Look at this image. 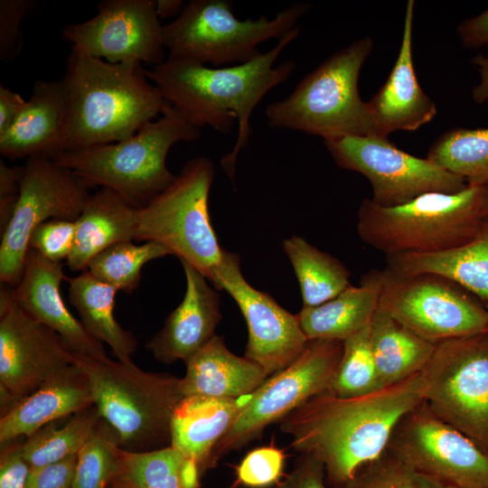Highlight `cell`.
<instances>
[{
  "label": "cell",
  "instance_id": "6da1fadb",
  "mask_svg": "<svg viewBox=\"0 0 488 488\" xmlns=\"http://www.w3.org/2000/svg\"><path fill=\"white\" fill-rule=\"evenodd\" d=\"M422 371L367 395L319 394L280 421L291 447L324 465L328 486L351 480L387 450L392 433L408 412L425 401Z\"/></svg>",
  "mask_w": 488,
  "mask_h": 488
},
{
  "label": "cell",
  "instance_id": "7a4b0ae2",
  "mask_svg": "<svg viewBox=\"0 0 488 488\" xmlns=\"http://www.w3.org/2000/svg\"><path fill=\"white\" fill-rule=\"evenodd\" d=\"M299 34L297 25L272 49L239 65L210 68L193 60L167 55L163 62L145 70L147 79L164 99L192 126L228 133L237 122L235 145L221 161L230 179L234 178L238 156L252 134L249 120L255 108L296 70L294 61L275 62Z\"/></svg>",
  "mask_w": 488,
  "mask_h": 488
},
{
  "label": "cell",
  "instance_id": "3957f363",
  "mask_svg": "<svg viewBox=\"0 0 488 488\" xmlns=\"http://www.w3.org/2000/svg\"><path fill=\"white\" fill-rule=\"evenodd\" d=\"M62 80L67 151L123 141L155 120L165 103L138 63H110L71 49Z\"/></svg>",
  "mask_w": 488,
  "mask_h": 488
},
{
  "label": "cell",
  "instance_id": "277c9868",
  "mask_svg": "<svg viewBox=\"0 0 488 488\" xmlns=\"http://www.w3.org/2000/svg\"><path fill=\"white\" fill-rule=\"evenodd\" d=\"M161 114L123 141L66 151L53 161L89 186L112 190L131 206L142 208L175 178L166 166L171 147L202 135L166 101Z\"/></svg>",
  "mask_w": 488,
  "mask_h": 488
},
{
  "label": "cell",
  "instance_id": "5b68a950",
  "mask_svg": "<svg viewBox=\"0 0 488 488\" xmlns=\"http://www.w3.org/2000/svg\"><path fill=\"white\" fill-rule=\"evenodd\" d=\"M89 379L94 405L117 432L119 447L145 452L171 445V421L183 399L180 378L122 362L73 352Z\"/></svg>",
  "mask_w": 488,
  "mask_h": 488
},
{
  "label": "cell",
  "instance_id": "8992f818",
  "mask_svg": "<svg viewBox=\"0 0 488 488\" xmlns=\"http://www.w3.org/2000/svg\"><path fill=\"white\" fill-rule=\"evenodd\" d=\"M483 187L433 192L391 207L364 199L357 215L360 239L388 256L444 251L470 240L478 230Z\"/></svg>",
  "mask_w": 488,
  "mask_h": 488
},
{
  "label": "cell",
  "instance_id": "52a82bcc",
  "mask_svg": "<svg viewBox=\"0 0 488 488\" xmlns=\"http://www.w3.org/2000/svg\"><path fill=\"white\" fill-rule=\"evenodd\" d=\"M372 47L373 41L366 36L324 61L287 97L267 106L268 126L324 140L373 136L368 105L361 99L358 87L361 67Z\"/></svg>",
  "mask_w": 488,
  "mask_h": 488
},
{
  "label": "cell",
  "instance_id": "ba28073f",
  "mask_svg": "<svg viewBox=\"0 0 488 488\" xmlns=\"http://www.w3.org/2000/svg\"><path fill=\"white\" fill-rule=\"evenodd\" d=\"M310 7V3L297 2L272 19L240 20L230 1L191 0L175 19L163 25V42L168 55L215 67L239 65L261 54V43L279 40L296 27Z\"/></svg>",
  "mask_w": 488,
  "mask_h": 488
},
{
  "label": "cell",
  "instance_id": "9c48e42d",
  "mask_svg": "<svg viewBox=\"0 0 488 488\" xmlns=\"http://www.w3.org/2000/svg\"><path fill=\"white\" fill-rule=\"evenodd\" d=\"M215 175L206 156L189 160L174 181L145 206L137 209L135 239L165 246L211 284L223 248L211 222L209 195Z\"/></svg>",
  "mask_w": 488,
  "mask_h": 488
},
{
  "label": "cell",
  "instance_id": "30bf717a",
  "mask_svg": "<svg viewBox=\"0 0 488 488\" xmlns=\"http://www.w3.org/2000/svg\"><path fill=\"white\" fill-rule=\"evenodd\" d=\"M421 371L433 414L488 454V332L436 344Z\"/></svg>",
  "mask_w": 488,
  "mask_h": 488
},
{
  "label": "cell",
  "instance_id": "8fae6325",
  "mask_svg": "<svg viewBox=\"0 0 488 488\" xmlns=\"http://www.w3.org/2000/svg\"><path fill=\"white\" fill-rule=\"evenodd\" d=\"M379 307L419 337L441 342L488 332V308L474 296L433 274L380 270Z\"/></svg>",
  "mask_w": 488,
  "mask_h": 488
},
{
  "label": "cell",
  "instance_id": "7c38bea8",
  "mask_svg": "<svg viewBox=\"0 0 488 488\" xmlns=\"http://www.w3.org/2000/svg\"><path fill=\"white\" fill-rule=\"evenodd\" d=\"M343 352V342L309 341L289 366L269 376L248 398L234 423L213 450L212 465L259 437L310 399L327 392Z\"/></svg>",
  "mask_w": 488,
  "mask_h": 488
},
{
  "label": "cell",
  "instance_id": "4fadbf2b",
  "mask_svg": "<svg viewBox=\"0 0 488 488\" xmlns=\"http://www.w3.org/2000/svg\"><path fill=\"white\" fill-rule=\"evenodd\" d=\"M89 187L52 159H26L15 209L1 233L2 284L14 287L20 282L29 239L36 227L49 220L77 221L90 195Z\"/></svg>",
  "mask_w": 488,
  "mask_h": 488
},
{
  "label": "cell",
  "instance_id": "5bb4252c",
  "mask_svg": "<svg viewBox=\"0 0 488 488\" xmlns=\"http://www.w3.org/2000/svg\"><path fill=\"white\" fill-rule=\"evenodd\" d=\"M324 144L342 168L365 176L371 200L383 207L408 202L427 192H457L468 184L427 158H419L393 145L388 137L344 136Z\"/></svg>",
  "mask_w": 488,
  "mask_h": 488
},
{
  "label": "cell",
  "instance_id": "9a60e30c",
  "mask_svg": "<svg viewBox=\"0 0 488 488\" xmlns=\"http://www.w3.org/2000/svg\"><path fill=\"white\" fill-rule=\"evenodd\" d=\"M415 471L457 488H488V454L424 401L396 426L386 450Z\"/></svg>",
  "mask_w": 488,
  "mask_h": 488
},
{
  "label": "cell",
  "instance_id": "2e32d148",
  "mask_svg": "<svg viewBox=\"0 0 488 488\" xmlns=\"http://www.w3.org/2000/svg\"><path fill=\"white\" fill-rule=\"evenodd\" d=\"M92 18L64 27L71 49L110 63H146L165 60L162 28L154 0H103Z\"/></svg>",
  "mask_w": 488,
  "mask_h": 488
},
{
  "label": "cell",
  "instance_id": "e0dca14e",
  "mask_svg": "<svg viewBox=\"0 0 488 488\" xmlns=\"http://www.w3.org/2000/svg\"><path fill=\"white\" fill-rule=\"evenodd\" d=\"M73 363V352L50 327L16 303L14 286L0 287V387L19 398Z\"/></svg>",
  "mask_w": 488,
  "mask_h": 488
},
{
  "label": "cell",
  "instance_id": "ac0fdd59",
  "mask_svg": "<svg viewBox=\"0 0 488 488\" xmlns=\"http://www.w3.org/2000/svg\"><path fill=\"white\" fill-rule=\"evenodd\" d=\"M212 285L227 291L239 307L249 332L245 356L258 363L268 376L284 370L303 353L309 340L296 314L246 281L238 254L223 249Z\"/></svg>",
  "mask_w": 488,
  "mask_h": 488
},
{
  "label": "cell",
  "instance_id": "d6986e66",
  "mask_svg": "<svg viewBox=\"0 0 488 488\" xmlns=\"http://www.w3.org/2000/svg\"><path fill=\"white\" fill-rule=\"evenodd\" d=\"M69 107L62 78L37 80L12 125L0 133V153L8 159L55 160L67 151Z\"/></svg>",
  "mask_w": 488,
  "mask_h": 488
},
{
  "label": "cell",
  "instance_id": "ffe728a7",
  "mask_svg": "<svg viewBox=\"0 0 488 488\" xmlns=\"http://www.w3.org/2000/svg\"><path fill=\"white\" fill-rule=\"evenodd\" d=\"M415 2L405 8L399 52L385 83L367 102L373 136L388 137L396 130L414 131L436 115L435 102L421 88L414 68L412 33Z\"/></svg>",
  "mask_w": 488,
  "mask_h": 488
},
{
  "label": "cell",
  "instance_id": "44dd1931",
  "mask_svg": "<svg viewBox=\"0 0 488 488\" xmlns=\"http://www.w3.org/2000/svg\"><path fill=\"white\" fill-rule=\"evenodd\" d=\"M66 277L62 264L29 249L23 277L14 287L19 306L33 319L55 331L76 353L105 359L104 344L93 338L66 307L60 286Z\"/></svg>",
  "mask_w": 488,
  "mask_h": 488
},
{
  "label": "cell",
  "instance_id": "7402d4cb",
  "mask_svg": "<svg viewBox=\"0 0 488 488\" xmlns=\"http://www.w3.org/2000/svg\"><path fill=\"white\" fill-rule=\"evenodd\" d=\"M186 289L180 305L146 343L155 359L165 364L184 363L216 334L221 319L220 295L196 268L181 260Z\"/></svg>",
  "mask_w": 488,
  "mask_h": 488
},
{
  "label": "cell",
  "instance_id": "603a6c76",
  "mask_svg": "<svg viewBox=\"0 0 488 488\" xmlns=\"http://www.w3.org/2000/svg\"><path fill=\"white\" fill-rule=\"evenodd\" d=\"M94 405L88 377L72 363L0 418V444L28 437L42 427Z\"/></svg>",
  "mask_w": 488,
  "mask_h": 488
},
{
  "label": "cell",
  "instance_id": "cb8c5ba5",
  "mask_svg": "<svg viewBox=\"0 0 488 488\" xmlns=\"http://www.w3.org/2000/svg\"><path fill=\"white\" fill-rule=\"evenodd\" d=\"M248 398L189 396L183 398L175 408L171 421L170 446L193 462L201 476L213 468V450L234 423Z\"/></svg>",
  "mask_w": 488,
  "mask_h": 488
},
{
  "label": "cell",
  "instance_id": "d4e9b609",
  "mask_svg": "<svg viewBox=\"0 0 488 488\" xmlns=\"http://www.w3.org/2000/svg\"><path fill=\"white\" fill-rule=\"evenodd\" d=\"M180 378L183 397L241 399L252 394L269 377L254 361L231 352L222 336L215 335L186 362Z\"/></svg>",
  "mask_w": 488,
  "mask_h": 488
},
{
  "label": "cell",
  "instance_id": "484cf974",
  "mask_svg": "<svg viewBox=\"0 0 488 488\" xmlns=\"http://www.w3.org/2000/svg\"><path fill=\"white\" fill-rule=\"evenodd\" d=\"M385 270L397 276L433 274L460 286L488 307V218L457 247L427 254L388 256Z\"/></svg>",
  "mask_w": 488,
  "mask_h": 488
},
{
  "label": "cell",
  "instance_id": "4316f807",
  "mask_svg": "<svg viewBox=\"0 0 488 488\" xmlns=\"http://www.w3.org/2000/svg\"><path fill=\"white\" fill-rule=\"evenodd\" d=\"M137 209L107 188L90 193L76 222L72 250L66 259L71 271L87 269L89 262L109 246L133 240Z\"/></svg>",
  "mask_w": 488,
  "mask_h": 488
},
{
  "label": "cell",
  "instance_id": "83f0119b",
  "mask_svg": "<svg viewBox=\"0 0 488 488\" xmlns=\"http://www.w3.org/2000/svg\"><path fill=\"white\" fill-rule=\"evenodd\" d=\"M381 291L380 270L363 275L360 285L350 286L331 300L296 314L302 331L309 341H344L370 325L379 307Z\"/></svg>",
  "mask_w": 488,
  "mask_h": 488
},
{
  "label": "cell",
  "instance_id": "f1b7e54d",
  "mask_svg": "<svg viewBox=\"0 0 488 488\" xmlns=\"http://www.w3.org/2000/svg\"><path fill=\"white\" fill-rule=\"evenodd\" d=\"M69 284V301L80 316L85 330L96 340L106 343L112 354L122 362H130L137 341L114 316L116 287L104 283L88 270L65 278Z\"/></svg>",
  "mask_w": 488,
  "mask_h": 488
},
{
  "label": "cell",
  "instance_id": "f546056e",
  "mask_svg": "<svg viewBox=\"0 0 488 488\" xmlns=\"http://www.w3.org/2000/svg\"><path fill=\"white\" fill-rule=\"evenodd\" d=\"M373 358L382 388L419 373L428 363L436 344L419 337L378 307L371 324Z\"/></svg>",
  "mask_w": 488,
  "mask_h": 488
},
{
  "label": "cell",
  "instance_id": "4dcf8cb0",
  "mask_svg": "<svg viewBox=\"0 0 488 488\" xmlns=\"http://www.w3.org/2000/svg\"><path fill=\"white\" fill-rule=\"evenodd\" d=\"M283 247L299 283L303 307L322 305L351 286L349 269L304 238L293 235Z\"/></svg>",
  "mask_w": 488,
  "mask_h": 488
},
{
  "label": "cell",
  "instance_id": "1f68e13d",
  "mask_svg": "<svg viewBox=\"0 0 488 488\" xmlns=\"http://www.w3.org/2000/svg\"><path fill=\"white\" fill-rule=\"evenodd\" d=\"M101 417L95 405L47 424L22 444L30 468L44 466L78 455Z\"/></svg>",
  "mask_w": 488,
  "mask_h": 488
},
{
  "label": "cell",
  "instance_id": "d6a6232c",
  "mask_svg": "<svg viewBox=\"0 0 488 488\" xmlns=\"http://www.w3.org/2000/svg\"><path fill=\"white\" fill-rule=\"evenodd\" d=\"M427 158L468 185L484 187L488 185V128H452L434 141Z\"/></svg>",
  "mask_w": 488,
  "mask_h": 488
},
{
  "label": "cell",
  "instance_id": "836d02e7",
  "mask_svg": "<svg viewBox=\"0 0 488 488\" xmlns=\"http://www.w3.org/2000/svg\"><path fill=\"white\" fill-rule=\"evenodd\" d=\"M167 255H172L169 249L157 242L136 245L132 240L121 241L97 254L86 270L99 280L130 295L140 284L145 264Z\"/></svg>",
  "mask_w": 488,
  "mask_h": 488
},
{
  "label": "cell",
  "instance_id": "e575fe53",
  "mask_svg": "<svg viewBox=\"0 0 488 488\" xmlns=\"http://www.w3.org/2000/svg\"><path fill=\"white\" fill-rule=\"evenodd\" d=\"M119 470L115 478L124 488H183L181 471L185 458L173 446L145 452L116 447Z\"/></svg>",
  "mask_w": 488,
  "mask_h": 488
},
{
  "label": "cell",
  "instance_id": "d590c367",
  "mask_svg": "<svg viewBox=\"0 0 488 488\" xmlns=\"http://www.w3.org/2000/svg\"><path fill=\"white\" fill-rule=\"evenodd\" d=\"M380 389L368 325L343 341L342 356L327 393L339 398H352Z\"/></svg>",
  "mask_w": 488,
  "mask_h": 488
},
{
  "label": "cell",
  "instance_id": "8d00e7d4",
  "mask_svg": "<svg viewBox=\"0 0 488 488\" xmlns=\"http://www.w3.org/2000/svg\"><path fill=\"white\" fill-rule=\"evenodd\" d=\"M115 429L102 418L77 456L73 488H108L119 470Z\"/></svg>",
  "mask_w": 488,
  "mask_h": 488
},
{
  "label": "cell",
  "instance_id": "74e56055",
  "mask_svg": "<svg viewBox=\"0 0 488 488\" xmlns=\"http://www.w3.org/2000/svg\"><path fill=\"white\" fill-rule=\"evenodd\" d=\"M336 488H457L418 473L387 451Z\"/></svg>",
  "mask_w": 488,
  "mask_h": 488
},
{
  "label": "cell",
  "instance_id": "f35d334b",
  "mask_svg": "<svg viewBox=\"0 0 488 488\" xmlns=\"http://www.w3.org/2000/svg\"><path fill=\"white\" fill-rule=\"evenodd\" d=\"M285 455L274 446H261L249 452L237 466V482L249 488L277 484L283 474Z\"/></svg>",
  "mask_w": 488,
  "mask_h": 488
},
{
  "label": "cell",
  "instance_id": "ab89813d",
  "mask_svg": "<svg viewBox=\"0 0 488 488\" xmlns=\"http://www.w3.org/2000/svg\"><path fill=\"white\" fill-rule=\"evenodd\" d=\"M75 233V221L49 220L34 229L29 239V249L38 251L52 262L61 263L72 250Z\"/></svg>",
  "mask_w": 488,
  "mask_h": 488
},
{
  "label": "cell",
  "instance_id": "60d3db41",
  "mask_svg": "<svg viewBox=\"0 0 488 488\" xmlns=\"http://www.w3.org/2000/svg\"><path fill=\"white\" fill-rule=\"evenodd\" d=\"M36 5L33 0H0V60L15 56L23 46L21 23Z\"/></svg>",
  "mask_w": 488,
  "mask_h": 488
},
{
  "label": "cell",
  "instance_id": "b9f144b4",
  "mask_svg": "<svg viewBox=\"0 0 488 488\" xmlns=\"http://www.w3.org/2000/svg\"><path fill=\"white\" fill-rule=\"evenodd\" d=\"M24 438L1 444L0 488H26L30 466L22 453Z\"/></svg>",
  "mask_w": 488,
  "mask_h": 488
},
{
  "label": "cell",
  "instance_id": "7bdbcfd3",
  "mask_svg": "<svg viewBox=\"0 0 488 488\" xmlns=\"http://www.w3.org/2000/svg\"><path fill=\"white\" fill-rule=\"evenodd\" d=\"M77 456L57 463L30 468L26 488H73Z\"/></svg>",
  "mask_w": 488,
  "mask_h": 488
},
{
  "label": "cell",
  "instance_id": "ee69618b",
  "mask_svg": "<svg viewBox=\"0 0 488 488\" xmlns=\"http://www.w3.org/2000/svg\"><path fill=\"white\" fill-rule=\"evenodd\" d=\"M276 488H328L323 464L309 455H301L292 471Z\"/></svg>",
  "mask_w": 488,
  "mask_h": 488
},
{
  "label": "cell",
  "instance_id": "f6af8a7d",
  "mask_svg": "<svg viewBox=\"0 0 488 488\" xmlns=\"http://www.w3.org/2000/svg\"><path fill=\"white\" fill-rule=\"evenodd\" d=\"M23 166L8 165L0 161V231L5 230L15 209Z\"/></svg>",
  "mask_w": 488,
  "mask_h": 488
},
{
  "label": "cell",
  "instance_id": "bcb514c9",
  "mask_svg": "<svg viewBox=\"0 0 488 488\" xmlns=\"http://www.w3.org/2000/svg\"><path fill=\"white\" fill-rule=\"evenodd\" d=\"M457 33L463 44L468 48L488 44V9L463 21L457 26Z\"/></svg>",
  "mask_w": 488,
  "mask_h": 488
},
{
  "label": "cell",
  "instance_id": "7dc6e473",
  "mask_svg": "<svg viewBox=\"0 0 488 488\" xmlns=\"http://www.w3.org/2000/svg\"><path fill=\"white\" fill-rule=\"evenodd\" d=\"M25 103L26 100L18 92L0 84V133L12 125Z\"/></svg>",
  "mask_w": 488,
  "mask_h": 488
},
{
  "label": "cell",
  "instance_id": "c3c4849f",
  "mask_svg": "<svg viewBox=\"0 0 488 488\" xmlns=\"http://www.w3.org/2000/svg\"><path fill=\"white\" fill-rule=\"evenodd\" d=\"M471 62L480 74V83L473 89L472 97L476 103L481 104L488 100V57L479 53Z\"/></svg>",
  "mask_w": 488,
  "mask_h": 488
},
{
  "label": "cell",
  "instance_id": "681fc988",
  "mask_svg": "<svg viewBox=\"0 0 488 488\" xmlns=\"http://www.w3.org/2000/svg\"><path fill=\"white\" fill-rule=\"evenodd\" d=\"M154 5L159 19L177 17L185 5L183 0H154Z\"/></svg>",
  "mask_w": 488,
  "mask_h": 488
},
{
  "label": "cell",
  "instance_id": "f907efd6",
  "mask_svg": "<svg viewBox=\"0 0 488 488\" xmlns=\"http://www.w3.org/2000/svg\"><path fill=\"white\" fill-rule=\"evenodd\" d=\"M200 472L197 465L185 458L181 471V480L183 488H199Z\"/></svg>",
  "mask_w": 488,
  "mask_h": 488
},
{
  "label": "cell",
  "instance_id": "816d5d0a",
  "mask_svg": "<svg viewBox=\"0 0 488 488\" xmlns=\"http://www.w3.org/2000/svg\"><path fill=\"white\" fill-rule=\"evenodd\" d=\"M482 214L488 218V185L483 187Z\"/></svg>",
  "mask_w": 488,
  "mask_h": 488
},
{
  "label": "cell",
  "instance_id": "f5cc1de1",
  "mask_svg": "<svg viewBox=\"0 0 488 488\" xmlns=\"http://www.w3.org/2000/svg\"><path fill=\"white\" fill-rule=\"evenodd\" d=\"M108 488H124L116 479L108 485Z\"/></svg>",
  "mask_w": 488,
  "mask_h": 488
},
{
  "label": "cell",
  "instance_id": "db71d44e",
  "mask_svg": "<svg viewBox=\"0 0 488 488\" xmlns=\"http://www.w3.org/2000/svg\"><path fill=\"white\" fill-rule=\"evenodd\" d=\"M488 308V307H487Z\"/></svg>",
  "mask_w": 488,
  "mask_h": 488
}]
</instances>
